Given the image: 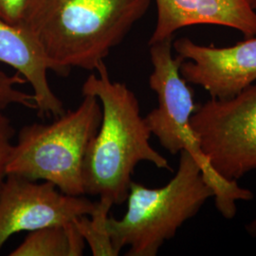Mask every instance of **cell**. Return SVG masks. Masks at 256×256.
Masks as SVG:
<instances>
[{
    "label": "cell",
    "instance_id": "1",
    "mask_svg": "<svg viewBox=\"0 0 256 256\" xmlns=\"http://www.w3.org/2000/svg\"><path fill=\"white\" fill-rule=\"evenodd\" d=\"M152 0H30L25 30L41 44L50 70H97Z\"/></svg>",
    "mask_w": 256,
    "mask_h": 256
},
{
    "label": "cell",
    "instance_id": "2",
    "mask_svg": "<svg viewBox=\"0 0 256 256\" xmlns=\"http://www.w3.org/2000/svg\"><path fill=\"white\" fill-rule=\"evenodd\" d=\"M82 86V94L101 102L102 120L86 152L84 165V192L114 205L126 202L132 176L140 162L172 171L167 158L150 144L152 136L140 115L137 96L124 82L110 79L104 62Z\"/></svg>",
    "mask_w": 256,
    "mask_h": 256
},
{
    "label": "cell",
    "instance_id": "3",
    "mask_svg": "<svg viewBox=\"0 0 256 256\" xmlns=\"http://www.w3.org/2000/svg\"><path fill=\"white\" fill-rule=\"evenodd\" d=\"M214 190L190 153H180L173 178L160 188H148L132 182L128 210L117 220L108 218V230L116 254L128 248L126 256H156L167 240L187 220L198 214Z\"/></svg>",
    "mask_w": 256,
    "mask_h": 256
},
{
    "label": "cell",
    "instance_id": "4",
    "mask_svg": "<svg viewBox=\"0 0 256 256\" xmlns=\"http://www.w3.org/2000/svg\"><path fill=\"white\" fill-rule=\"evenodd\" d=\"M101 120L98 98L84 95L77 108L52 122L24 126L12 146L7 173L52 183L66 194H86L84 160Z\"/></svg>",
    "mask_w": 256,
    "mask_h": 256
},
{
    "label": "cell",
    "instance_id": "5",
    "mask_svg": "<svg viewBox=\"0 0 256 256\" xmlns=\"http://www.w3.org/2000/svg\"><path fill=\"white\" fill-rule=\"evenodd\" d=\"M174 37L156 42L150 46L153 72L149 76V86L158 97V106L144 117L152 135L170 154L182 150L194 158L202 174L214 192L216 207L220 214H229L238 208V202L246 200L250 192L238 182H229L220 176L202 153L200 140L191 124L196 108L189 84L180 74L183 60L173 55Z\"/></svg>",
    "mask_w": 256,
    "mask_h": 256
},
{
    "label": "cell",
    "instance_id": "6",
    "mask_svg": "<svg viewBox=\"0 0 256 256\" xmlns=\"http://www.w3.org/2000/svg\"><path fill=\"white\" fill-rule=\"evenodd\" d=\"M202 153L229 182L256 169V84L234 97L196 104L191 117Z\"/></svg>",
    "mask_w": 256,
    "mask_h": 256
},
{
    "label": "cell",
    "instance_id": "7",
    "mask_svg": "<svg viewBox=\"0 0 256 256\" xmlns=\"http://www.w3.org/2000/svg\"><path fill=\"white\" fill-rule=\"evenodd\" d=\"M96 202L61 192L54 184L8 174L0 194V250L14 234L90 216Z\"/></svg>",
    "mask_w": 256,
    "mask_h": 256
},
{
    "label": "cell",
    "instance_id": "8",
    "mask_svg": "<svg viewBox=\"0 0 256 256\" xmlns=\"http://www.w3.org/2000/svg\"><path fill=\"white\" fill-rule=\"evenodd\" d=\"M173 48L184 60V80L202 86L212 99H230L256 82V36L224 48L200 45L182 37L173 41Z\"/></svg>",
    "mask_w": 256,
    "mask_h": 256
},
{
    "label": "cell",
    "instance_id": "9",
    "mask_svg": "<svg viewBox=\"0 0 256 256\" xmlns=\"http://www.w3.org/2000/svg\"><path fill=\"white\" fill-rule=\"evenodd\" d=\"M156 23L148 45L174 37L192 25L230 28L245 38L256 36V12L248 0H155Z\"/></svg>",
    "mask_w": 256,
    "mask_h": 256
},
{
    "label": "cell",
    "instance_id": "10",
    "mask_svg": "<svg viewBox=\"0 0 256 256\" xmlns=\"http://www.w3.org/2000/svg\"><path fill=\"white\" fill-rule=\"evenodd\" d=\"M0 63L14 68L32 88L40 117L64 113L63 102L48 80L50 64L38 39L30 32L0 19Z\"/></svg>",
    "mask_w": 256,
    "mask_h": 256
},
{
    "label": "cell",
    "instance_id": "11",
    "mask_svg": "<svg viewBox=\"0 0 256 256\" xmlns=\"http://www.w3.org/2000/svg\"><path fill=\"white\" fill-rule=\"evenodd\" d=\"M86 241L74 221L30 232L10 256H81Z\"/></svg>",
    "mask_w": 256,
    "mask_h": 256
},
{
    "label": "cell",
    "instance_id": "12",
    "mask_svg": "<svg viewBox=\"0 0 256 256\" xmlns=\"http://www.w3.org/2000/svg\"><path fill=\"white\" fill-rule=\"evenodd\" d=\"M114 204L106 198L96 202L90 216H82L74 220V223L88 243L94 256H117L108 230V218Z\"/></svg>",
    "mask_w": 256,
    "mask_h": 256
},
{
    "label": "cell",
    "instance_id": "13",
    "mask_svg": "<svg viewBox=\"0 0 256 256\" xmlns=\"http://www.w3.org/2000/svg\"><path fill=\"white\" fill-rule=\"evenodd\" d=\"M16 134L10 120L0 111V194L7 178V167L12 149V140Z\"/></svg>",
    "mask_w": 256,
    "mask_h": 256
},
{
    "label": "cell",
    "instance_id": "14",
    "mask_svg": "<svg viewBox=\"0 0 256 256\" xmlns=\"http://www.w3.org/2000/svg\"><path fill=\"white\" fill-rule=\"evenodd\" d=\"M22 82L18 74L10 75L0 70V111L22 102L24 93L18 88Z\"/></svg>",
    "mask_w": 256,
    "mask_h": 256
},
{
    "label": "cell",
    "instance_id": "15",
    "mask_svg": "<svg viewBox=\"0 0 256 256\" xmlns=\"http://www.w3.org/2000/svg\"><path fill=\"white\" fill-rule=\"evenodd\" d=\"M28 2L30 0H0V19L25 30Z\"/></svg>",
    "mask_w": 256,
    "mask_h": 256
},
{
    "label": "cell",
    "instance_id": "16",
    "mask_svg": "<svg viewBox=\"0 0 256 256\" xmlns=\"http://www.w3.org/2000/svg\"><path fill=\"white\" fill-rule=\"evenodd\" d=\"M245 230L248 234H250L252 238H256V218L248 222L245 227Z\"/></svg>",
    "mask_w": 256,
    "mask_h": 256
},
{
    "label": "cell",
    "instance_id": "17",
    "mask_svg": "<svg viewBox=\"0 0 256 256\" xmlns=\"http://www.w3.org/2000/svg\"><path fill=\"white\" fill-rule=\"evenodd\" d=\"M248 3L250 4L252 8L256 12V0H248Z\"/></svg>",
    "mask_w": 256,
    "mask_h": 256
}]
</instances>
